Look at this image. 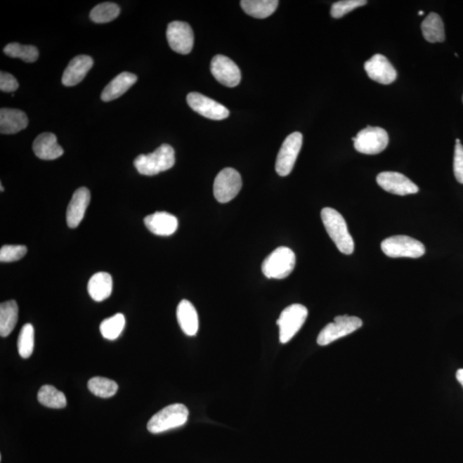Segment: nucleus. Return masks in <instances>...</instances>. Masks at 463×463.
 Instances as JSON below:
<instances>
[{
    "label": "nucleus",
    "instance_id": "a19ab883",
    "mask_svg": "<svg viewBox=\"0 0 463 463\" xmlns=\"http://www.w3.org/2000/svg\"><path fill=\"white\" fill-rule=\"evenodd\" d=\"M462 100H463V98H462Z\"/></svg>",
    "mask_w": 463,
    "mask_h": 463
},
{
    "label": "nucleus",
    "instance_id": "4c0bfd02",
    "mask_svg": "<svg viewBox=\"0 0 463 463\" xmlns=\"http://www.w3.org/2000/svg\"><path fill=\"white\" fill-rule=\"evenodd\" d=\"M456 143H457V145H459V143H461L460 139H457Z\"/></svg>",
    "mask_w": 463,
    "mask_h": 463
},
{
    "label": "nucleus",
    "instance_id": "6e6552de",
    "mask_svg": "<svg viewBox=\"0 0 463 463\" xmlns=\"http://www.w3.org/2000/svg\"><path fill=\"white\" fill-rule=\"evenodd\" d=\"M352 139L358 152L365 155L383 152L389 145L387 131L381 127L367 126Z\"/></svg>",
    "mask_w": 463,
    "mask_h": 463
},
{
    "label": "nucleus",
    "instance_id": "f8f14e48",
    "mask_svg": "<svg viewBox=\"0 0 463 463\" xmlns=\"http://www.w3.org/2000/svg\"><path fill=\"white\" fill-rule=\"evenodd\" d=\"M188 103L190 108L197 114L210 119H225L230 115L228 109L223 105L200 94V93H190L188 96Z\"/></svg>",
    "mask_w": 463,
    "mask_h": 463
},
{
    "label": "nucleus",
    "instance_id": "58836bf2",
    "mask_svg": "<svg viewBox=\"0 0 463 463\" xmlns=\"http://www.w3.org/2000/svg\"><path fill=\"white\" fill-rule=\"evenodd\" d=\"M419 15H424V11H419Z\"/></svg>",
    "mask_w": 463,
    "mask_h": 463
},
{
    "label": "nucleus",
    "instance_id": "7ed1b4c3",
    "mask_svg": "<svg viewBox=\"0 0 463 463\" xmlns=\"http://www.w3.org/2000/svg\"><path fill=\"white\" fill-rule=\"evenodd\" d=\"M189 410L184 404H171L159 410L148 422L150 433L158 434L184 426L188 422Z\"/></svg>",
    "mask_w": 463,
    "mask_h": 463
},
{
    "label": "nucleus",
    "instance_id": "1a4fd4ad",
    "mask_svg": "<svg viewBox=\"0 0 463 463\" xmlns=\"http://www.w3.org/2000/svg\"><path fill=\"white\" fill-rule=\"evenodd\" d=\"M242 178L238 171L227 167L221 170L214 182V196L221 204L228 203L240 192Z\"/></svg>",
    "mask_w": 463,
    "mask_h": 463
},
{
    "label": "nucleus",
    "instance_id": "5701e85b",
    "mask_svg": "<svg viewBox=\"0 0 463 463\" xmlns=\"http://www.w3.org/2000/svg\"><path fill=\"white\" fill-rule=\"evenodd\" d=\"M112 278L107 272H98L92 276L88 284V292L95 301L100 302L110 297Z\"/></svg>",
    "mask_w": 463,
    "mask_h": 463
},
{
    "label": "nucleus",
    "instance_id": "6ab92c4d",
    "mask_svg": "<svg viewBox=\"0 0 463 463\" xmlns=\"http://www.w3.org/2000/svg\"><path fill=\"white\" fill-rule=\"evenodd\" d=\"M33 150L38 158L46 161L56 159L64 154L63 148L58 145L56 136L50 132L38 136L34 141Z\"/></svg>",
    "mask_w": 463,
    "mask_h": 463
},
{
    "label": "nucleus",
    "instance_id": "ea45409f",
    "mask_svg": "<svg viewBox=\"0 0 463 463\" xmlns=\"http://www.w3.org/2000/svg\"><path fill=\"white\" fill-rule=\"evenodd\" d=\"M4 190H5V189L3 188V186H2V184H1V192H4Z\"/></svg>",
    "mask_w": 463,
    "mask_h": 463
},
{
    "label": "nucleus",
    "instance_id": "7c9ffc66",
    "mask_svg": "<svg viewBox=\"0 0 463 463\" xmlns=\"http://www.w3.org/2000/svg\"><path fill=\"white\" fill-rule=\"evenodd\" d=\"M4 53L11 58H19L28 63H33L39 58V51L36 46H25L19 44H10L4 48Z\"/></svg>",
    "mask_w": 463,
    "mask_h": 463
},
{
    "label": "nucleus",
    "instance_id": "9b49d317",
    "mask_svg": "<svg viewBox=\"0 0 463 463\" xmlns=\"http://www.w3.org/2000/svg\"><path fill=\"white\" fill-rule=\"evenodd\" d=\"M167 41L174 52L188 54L194 45V34L188 23L175 21L169 23L167 30Z\"/></svg>",
    "mask_w": 463,
    "mask_h": 463
},
{
    "label": "nucleus",
    "instance_id": "0eeeda50",
    "mask_svg": "<svg viewBox=\"0 0 463 463\" xmlns=\"http://www.w3.org/2000/svg\"><path fill=\"white\" fill-rule=\"evenodd\" d=\"M363 325L361 319L357 317L337 316L334 322L327 325L319 333L317 342L318 345L327 346L333 341L341 339L342 337L356 332Z\"/></svg>",
    "mask_w": 463,
    "mask_h": 463
},
{
    "label": "nucleus",
    "instance_id": "473e14b6",
    "mask_svg": "<svg viewBox=\"0 0 463 463\" xmlns=\"http://www.w3.org/2000/svg\"><path fill=\"white\" fill-rule=\"evenodd\" d=\"M365 0H341L333 4L330 14L334 18H341L356 8L367 5Z\"/></svg>",
    "mask_w": 463,
    "mask_h": 463
},
{
    "label": "nucleus",
    "instance_id": "b1692460",
    "mask_svg": "<svg viewBox=\"0 0 463 463\" xmlns=\"http://www.w3.org/2000/svg\"><path fill=\"white\" fill-rule=\"evenodd\" d=\"M422 30L424 38L431 44L443 42L445 40V26L441 15L431 13L422 22Z\"/></svg>",
    "mask_w": 463,
    "mask_h": 463
},
{
    "label": "nucleus",
    "instance_id": "f3484780",
    "mask_svg": "<svg viewBox=\"0 0 463 463\" xmlns=\"http://www.w3.org/2000/svg\"><path fill=\"white\" fill-rule=\"evenodd\" d=\"M94 60L91 56H77L70 62L62 77V84L65 86L72 87L81 83L92 68Z\"/></svg>",
    "mask_w": 463,
    "mask_h": 463
},
{
    "label": "nucleus",
    "instance_id": "412c9836",
    "mask_svg": "<svg viewBox=\"0 0 463 463\" xmlns=\"http://www.w3.org/2000/svg\"><path fill=\"white\" fill-rule=\"evenodd\" d=\"M137 81L138 77L135 74L120 73L105 87L100 97L103 102H111L123 96Z\"/></svg>",
    "mask_w": 463,
    "mask_h": 463
},
{
    "label": "nucleus",
    "instance_id": "f03ea898",
    "mask_svg": "<svg viewBox=\"0 0 463 463\" xmlns=\"http://www.w3.org/2000/svg\"><path fill=\"white\" fill-rule=\"evenodd\" d=\"M175 164V152L172 146L162 145L149 155H140L134 166L139 174L153 176L172 169Z\"/></svg>",
    "mask_w": 463,
    "mask_h": 463
},
{
    "label": "nucleus",
    "instance_id": "c85d7f7f",
    "mask_svg": "<svg viewBox=\"0 0 463 463\" xmlns=\"http://www.w3.org/2000/svg\"><path fill=\"white\" fill-rule=\"evenodd\" d=\"M126 318L122 313H117L115 316L105 319L100 325V330L105 339L115 341L122 334Z\"/></svg>",
    "mask_w": 463,
    "mask_h": 463
},
{
    "label": "nucleus",
    "instance_id": "2eb2a0df",
    "mask_svg": "<svg viewBox=\"0 0 463 463\" xmlns=\"http://www.w3.org/2000/svg\"><path fill=\"white\" fill-rule=\"evenodd\" d=\"M364 67L370 79L381 84H391L398 77L394 66L382 54H375L365 62Z\"/></svg>",
    "mask_w": 463,
    "mask_h": 463
},
{
    "label": "nucleus",
    "instance_id": "393cba45",
    "mask_svg": "<svg viewBox=\"0 0 463 463\" xmlns=\"http://www.w3.org/2000/svg\"><path fill=\"white\" fill-rule=\"evenodd\" d=\"M278 0H242L240 6L244 13L255 18H266L278 9Z\"/></svg>",
    "mask_w": 463,
    "mask_h": 463
},
{
    "label": "nucleus",
    "instance_id": "ddd939ff",
    "mask_svg": "<svg viewBox=\"0 0 463 463\" xmlns=\"http://www.w3.org/2000/svg\"><path fill=\"white\" fill-rule=\"evenodd\" d=\"M210 70L214 77L224 86L233 88L240 83V70L231 58L221 54L214 57Z\"/></svg>",
    "mask_w": 463,
    "mask_h": 463
},
{
    "label": "nucleus",
    "instance_id": "a211bd4d",
    "mask_svg": "<svg viewBox=\"0 0 463 463\" xmlns=\"http://www.w3.org/2000/svg\"><path fill=\"white\" fill-rule=\"evenodd\" d=\"M148 229L158 236H170L178 228L177 218L167 212H155L145 218Z\"/></svg>",
    "mask_w": 463,
    "mask_h": 463
},
{
    "label": "nucleus",
    "instance_id": "4be33fe9",
    "mask_svg": "<svg viewBox=\"0 0 463 463\" xmlns=\"http://www.w3.org/2000/svg\"><path fill=\"white\" fill-rule=\"evenodd\" d=\"M177 319L183 332L186 336H196L200 327L198 315L195 307L186 299H183L177 308Z\"/></svg>",
    "mask_w": 463,
    "mask_h": 463
},
{
    "label": "nucleus",
    "instance_id": "72a5a7b5",
    "mask_svg": "<svg viewBox=\"0 0 463 463\" xmlns=\"http://www.w3.org/2000/svg\"><path fill=\"white\" fill-rule=\"evenodd\" d=\"M27 254V247L25 246H11V244H6L0 250V261L2 263L15 262V261L20 260Z\"/></svg>",
    "mask_w": 463,
    "mask_h": 463
},
{
    "label": "nucleus",
    "instance_id": "9d476101",
    "mask_svg": "<svg viewBox=\"0 0 463 463\" xmlns=\"http://www.w3.org/2000/svg\"><path fill=\"white\" fill-rule=\"evenodd\" d=\"M302 143L301 132H294L283 142L275 162V171L280 176H287L292 172L301 152Z\"/></svg>",
    "mask_w": 463,
    "mask_h": 463
},
{
    "label": "nucleus",
    "instance_id": "bb28decb",
    "mask_svg": "<svg viewBox=\"0 0 463 463\" xmlns=\"http://www.w3.org/2000/svg\"><path fill=\"white\" fill-rule=\"evenodd\" d=\"M39 403L50 408H64L67 404L63 392L58 391L52 385H44L38 392Z\"/></svg>",
    "mask_w": 463,
    "mask_h": 463
},
{
    "label": "nucleus",
    "instance_id": "20e7f679",
    "mask_svg": "<svg viewBox=\"0 0 463 463\" xmlns=\"http://www.w3.org/2000/svg\"><path fill=\"white\" fill-rule=\"evenodd\" d=\"M296 256L290 248H276L264 259L262 271L268 279H284L294 270Z\"/></svg>",
    "mask_w": 463,
    "mask_h": 463
},
{
    "label": "nucleus",
    "instance_id": "f704fd0d",
    "mask_svg": "<svg viewBox=\"0 0 463 463\" xmlns=\"http://www.w3.org/2000/svg\"><path fill=\"white\" fill-rule=\"evenodd\" d=\"M454 174L457 181L463 184V146L461 143L455 148Z\"/></svg>",
    "mask_w": 463,
    "mask_h": 463
},
{
    "label": "nucleus",
    "instance_id": "2f4dec72",
    "mask_svg": "<svg viewBox=\"0 0 463 463\" xmlns=\"http://www.w3.org/2000/svg\"><path fill=\"white\" fill-rule=\"evenodd\" d=\"M34 346V330L32 325L27 324L22 327L18 340L19 355L23 359H28L32 356Z\"/></svg>",
    "mask_w": 463,
    "mask_h": 463
},
{
    "label": "nucleus",
    "instance_id": "dca6fc26",
    "mask_svg": "<svg viewBox=\"0 0 463 463\" xmlns=\"http://www.w3.org/2000/svg\"><path fill=\"white\" fill-rule=\"evenodd\" d=\"M89 202H91V193L86 188H81L74 193L66 213V221L69 228L79 227L81 220L84 219Z\"/></svg>",
    "mask_w": 463,
    "mask_h": 463
},
{
    "label": "nucleus",
    "instance_id": "aec40b11",
    "mask_svg": "<svg viewBox=\"0 0 463 463\" xmlns=\"http://www.w3.org/2000/svg\"><path fill=\"white\" fill-rule=\"evenodd\" d=\"M29 119L25 112L19 109L1 108L0 110V132L1 134H15L28 126Z\"/></svg>",
    "mask_w": 463,
    "mask_h": 463
},
{
    "label": "nucleus",
    "instance_id": "e433bc0d",
    "mask_svg": "<svg viewBox=\"0 0 463 463\" xmlns=\"http://www.w3.org/2000/svg\"><path fill=\"white\" fill-rule=\"evenodd\" d=\"M457 379L459 383L462 384L463 387V369H459L457 372Z\"/></svg>",
    "mask_w": 463,
    "mask_h": 463
},
{
    "label": "nucleus",
    "instance_id": "a878e982",
    "mask_svg": "<svg viewBox=\"0 0 463 463\" xmlns=\"http://www.w3.org/2000/svg\"><path fill=\"white\" fill-rule=\"evenodd\" d=\"M18 319V306L15 301L2 303L0 306V334L6 337L13 332Z\"/></svg>",
    "mask_w": 463,
    "mask_h": 463
},
{
    "label": "nucleus",
    "instance_id": "f257e3e1",
    "mask_svg": "<svg viewBox=\"0 0 463 463\" xmlns=\"http://www.w3.org/2000/svg\"><path fill=\"white\" fill-rule=\"evenodd\" d=\"M321 218L330 238L341 254L351 255L355 251V242L350 235L346 221L337 210L332 208L322 209Z\"/></svg>",
    "mask_w": 463,
    "mask_h": 463
},
{
    "label": "nucleus",
    "instance_id": "c9c22d12",
    "mask_svg": "<svg viewBox=\"0 0 463 463\" xmlns=\"http://www.w3.org/2000/svg\"><path fill=\"white\" fill-rule=\"evenodd\" d=\"M19 84L15 77L11 74L1 72L0 73V89L1 91L11 93L17 91Z\"/></svg>",
    "mask_w": 463,
    "mask_h": 463
},
{
    "label": "nucleus",
    "instance_id": "c756f323",
    "mask_svg": "<svg viewBox=\"0 0 463 463\" xmlns=\"http://www.w3.org/2000/svg\"><path fill=\"white\" fill-rule=\"evenodd\" d=\"M120 13L118 5L115 3L106 2L100 4L93 8L91 19L96 23H105L115 20Z\"/></svg>",
    "mask_w": 463,
    "mask_h": 463
},
{
    "label": "nucleus",
    "instance_id": "cd10ccee",
    "mask_svg": "<svg viewBox=\"0 0 463 463\" xmlns=\"http://www.w3.org/2000/svg\"><path fill=\"white\" fill-rule=\"evenodd\" d=\"M89 390L100 398H109L118 391V384L115 381L103 377H93L88 383Z\"/></svg>",
    "mask_w": 463,
    "mask_h": 463
},
{
    "label": "nucleus",
    "instance_id": "4468645a",
    "mask_svg": "<svg viewBox=\"0 0 463 463\" xmlns=\"http://www.w3.org/2000/svg\"><path fill=\"white\" fill-rule=\"evenodd\" d=\"M377 183L380 188L395 195L406 196L419 193V188L407 178L398 172H383L377 175Z\"/></svg>",
    "mask_w": 463,
    "mask_h": 463
},
{
    "label": "nucleus",
    "instance_id": "423d86ee",
    "mask_svg": "<svg viewBox=\"0 0 463 463\" xmlns=\"http://www.w3.org/2000/svg\"><path fill=\"white\" fill-rule=\"evenodd\" d=\"M308 317V310L301 304L287 306L282 311L278 320L280 329V341L287 344L293 339Z\"/></svg>",
    "mask_w": 463,
    "mask_h": 463
},
{
    "label": "nucleus",
    "instance_id": "39448f33",
    "mask_svg": "<svg viewBox=\"0 0 463 463\" xmlns=\"http://www.w3.org/2000/svg\"><path fill=\"white\" fill-rule=\"evenodd\" d=\"M381 249L385 255L393 259H418L426 254L425 246L420 241L404 235L385 239L381 244Z\"/></svg>",
    "mask_w": 463,
    "mask_h": 463
}]
</instances>
